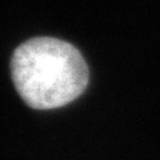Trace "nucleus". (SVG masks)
Wrapping results in <instances>:
<instances>
[{
	"label": "nucleus",
	"instance_id": "f257e3e1",
	"mask_svg": "<svg viewBox=\"0 0 160 160\" xmlns=\"http://www.w3.org/2000/svg\"><path fill=\"white\" fill-rule=\"evenodd\" d=\"M10 73L17 92L35 110L66 106L88 85V67L74 46L58 38L37 37L13 53Z\"/></svg>",
	"mask_w": 160,
	"mask_h": 160
}]
</instances>
